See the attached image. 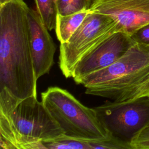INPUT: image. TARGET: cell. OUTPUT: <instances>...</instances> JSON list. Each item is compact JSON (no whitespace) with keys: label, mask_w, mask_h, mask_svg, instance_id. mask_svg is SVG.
I'll return each mask as SVG.
<instances>
[{"label":"cell","mask_w":149,"mask_h":149,"mask_svg":"<svg viewBox=\"0 0 149 149\" xmlns=\"http://www.w3.org/2000/svg\"><path fill=\"white\" fill-rule=\"evenodd\" d=\"M29 8L23 0L0 5V90L6 89L19 99L37 97Z\"/></svg>","instance_id":"obj_1"},{"label":"cell","mask_w":149,"mask_h":149,"mask_svg":"<svg viewBox=\"0 0 149 149\" xmlns=\"http://www.w3.org/2000/svg\"><path fill=\"white\" fill-rule=\"evenodd\" d=\"M64 132L35 96L19 99L0 90V146L2 149H44L42 141Z\"/></svg>","instance_id":"obj_2"},{"label":"cell","mask_w":149,"mask_h":149,"mask_svg":"<svg viewBox=\"0 0 149 149\" xmlns=\"http://www.w3.org/2000/svg\"><path fill=\"white\" fill-rule=\"evenodd\" d=\"M149 77V47L135 42L119 59L109 66L90 73L78 83L86 94L113 101L129 100Z\"/></svg>","instance_id":"obj_3"},{"label":"cell","mask_w":149,"mask_h":149,"mask_svg":"<svg viewBox=\"0 0 149 149\" xmlns=\"http://www.w3.org/2000/svg\"><path fill=\"white\" fill-rule=\"evenodd\" d=\"M41 102L65 135L86 139L112 135L100 120L94 108L82 104L65 89L54 86L41 93Z\"/></svg>","instance_id":"obj_4"},{"label":"cell","mask_w":149,"mask_h":149,"mask_svg":"<svg viewBox=\"0 0 149 149\" xmlns=\"http://www.w3.org/2000/svg\"><path fill=\"white\" fill-rule=\"evenodd\" d=\"M120 31L109 16L89 10L85 19L66 42L60 43L59 66L66 77H72L77 63L112 34Z\"/></svg>","instance_id":"obj_5"},{"label":"cell","mask_w":149,"mask_h":149,"mask_svg":"<svg viewBox=\"0 0 149 149\" xmlns=\"http://www.w3.org/2000/svg\"><path fill=\"white\" fill-rule=\"evenodd\" d=\"M97 116L112 136L129 142L149 124V97L144 96L122 102L108 101L94 108Z\"/></svg>","instance_id":"obj_6"},{"label":"cell","mask_w":149,"mask_h":149,"mask_svg":"<svg viewBox=\"0 0 149 149\" xmlns=\"http://www.w3.org/2000/svg\"><path fill=\"white\" fill-rule=\"evenodd\" d=\"M134 43L132 37L125 32L117 31L112 34L77 63L72 78L78 84L84 76L114 63Z\"/></svg>","instance_id":"obj_7"},{"label":"cell","mask_w":149,"mask_h":149,"mask_svg":"<svg viewBox=\"0 0 149 149\" xmlns=\"http://www.w3.org/2000/svg\"><path fill=\"white\" fill-rule=\"evenodd\" d=\"M89 10L109 16L130 36L149 24V0H93Z\"/></svg>","instance_id":"obj_8"},{"label":"cell","mask_w":149,"mask_h":149,"mask_svg":"<svg viewBox=\"0 0 149 149\" xmlns=\"http://www.w3.org/2000/svg\"><path fill=\"white\" fill-rule=\"evenodd\" d=\"M27 20L33 68L38 80L48 73L53 66L56 47L37 10L29 8Z\"/></svg>","instance_id":"obj_9"},{"label":"cell","mask_w":149,"mask_h":149,"mask_svg":"<svg viewBox=\"0 0 149 149\" xmlns=\"http://www.w3.org/2000/svg\"><path fill=\"white\" fill-rule=\"evenodd\" d=\"M44 149H126V141L116 137L105 139H86L65 134L53 140L42 141Z\"/></svg>","instance_id":"obj_10"},{"label":"cell","mask_w":149,"mask_h":149,"mask_svg":"<svg viewBox=\"0 0 149 149\" xmlns=\"http://www.w3.org/2000/svg\"><path fill=\"white\" fill-rule=\"evenodd\" d=\"M89 10H84L68 15H58L55 29L60 43L67 42L80 26Z\"/></svg>","instance_id":"obj_11"},{"label":"cell","mask_w":149,"mask_h":149,"mask_svg":"<svg viewBox=\"0 0 149 149\" xmlns=\"http://www.w3.org/2000/svg\"><path fill=\"white\" fill-rule=\"evenodd\" d=\"M36 10L49 31L55 29L58 15L57 0H34Z\"/></svg>","instance_id":"obj_12"},{"label":"cell","mask_w":149,"mask_h":149,"mask_svg":"<svg viewBox=\"0 0 149 149\" xmlns=\"http://www.w3.org/2000/svg\"><path fill=\"white\" fill-rule=\"evenodd\" d=\"M93 0H57L58 15H68L89 10Z\"/></svg>","instance_id":"obj_13"},{"label":"cell","mask_w":149,"mask_h":149,"mask_svg":"<svg viewBox=\"0 0 149 149\" xmlns=\"http://www.w3.org/2000/svg\"><path fill=\"white\" fill-rule=\"evenodd\" d=\"M129 143L132 149H149V124L136 133Z\"/></svg>","instance_id":"obj_14"},{"label":"cell","mask_w":149,"mask_h":149,"mask_svg":"<svg viewBox=\"0 0 149 149\" xmlns=\"http://www.w3.org/2000/svg\"><path fill=\"white\" fill-rule=\"evenodd\" d=\"M131 37L135 42L149 47V24L136 31Z\"/></svg>","instance_id":"obj_15"},{"label":"cell","mask_w":149,"mask_h":149,"mask_svg":"<svg viewBox=\"0 0 149 149\" xmlns=\"http://www.w3.org/2000/svg\"><path fill=\"white\" fill-rule=\"evenodd\" d=\"M144 96L149 97V77L140 85L129 100Z\"/></svg>","instance_id":"obj_16"},{"label":"cell","mask_w":149,"mask_h":149,"mask_svg":"<svg viewBox=\"0 0 149 149\" xmlns=\"http://www.w3.org/2000/svg\"><path fill=\"white\" fill-rule=\"evenodd\" d=\"M10 1H12V0H0V5H3V4H4V3H5L8 2Z\"/></svg>","instance_id":"obj_17"}]
</instances>
